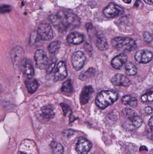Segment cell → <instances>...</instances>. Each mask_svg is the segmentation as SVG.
Here are the masks:
<instances>
[{
	"label": "cell",
	"mask_w": 153,
	"mask_h": 154,
	"mask_svg": "<svg viewBox=\"0 0 153 154\" xmlns=\"http://www.w3.org/2000/svg\"><path fill=\"white\" fill-rule=\"evenodd\" d=\"M153 117L152 116V117L151 118V119H150V120H149V122H148V125H149V126H150V128H151L152 131L153 130Z\"/></svg>",
	"instance_id": "obj_37"
},
{
	"label": "cell",
	"mask_w": 153,
	"mask_h": 154,
	"mask_svg": "<svg viewBox=\"0 0 153 154\" xmlns=\"http://www.w3.org/2000/svg\"><path fill=\"white\" fill-rule=\"evenodd\" d=\"M131 121H132L133 125L137 128L140 127L143 123V120L142 118L137 115L135 116Z\"/></svg>",
	"instance_id": "obj_26"
},
{
	"label": "cell",
	"mask_w": 153,
	"mask_h": 154,
	"mask_svg": "<svg viewBox=\"0 0 153 154\" xmlns=\"http://www.w3.org/2000/svg\"><path fill=\"white\" fill-rule=\"evenodd\" d=\"M62 91L63 92L71 93L73 91L72 84L70 79H68L65 82L62 87Z\"/></svg>",
	"instance_id": "obj_25"
},
{
	"label": "cell",
	"mask_w": 153,
	"mask_h": 154,
	"mask_svg": "<svg viewBox=\"0 0 153 154\" xmlns=\"http://www.w3.org/2000/svg\"><path fill=\"white\" fill-rule=\"evenodd\" d=\"M142 100L143 102H146L148 101L147 100V94H145V95H143L142 97Z\"/></svg>",
	"instance_id": "obj_38"
},
{
	"label": "cell",
	"mask_w": 153,
	"mask_h": 154,
	"mask_svg": "<svg viewBox=\"0 0 153 154\" xmlns=\"http://www.w3.org/2000/svg\"><path fill=\"white\" fill-rule=\"evenodd\" d=\"M61 47V42L58 41L52 42L48 46V50L52 54L56 53Z\"/></svg>",
	"instance_id": "obj_22"
},
{
	"label": "cell",
	"mask_w": 153,
	"mask_h": 154,
	"mask_svg": "<svg viewBox=\"0 0 153 154\" xmlns=\"http://www.w3.org/2000/svg\"><path fill=\"white\" fill-rule=\"evenodd\" d=\"M95 44L96 47L101 51H106L109 48L107 40L103 36H98L95 40Z\"/></svg>",
	"instance_id": "obj_17"
},
{
	"label": "cell",
	"mask_w": 153,
	"mask_h": 154,
	"mask_svg": "<svg viewBox=\"0 0 153 154\" xmlns=\"http://www.w3.org/2000/svg\"><path fill=\"white\" fill-rule=\"evenodd\" d=\"M38 34L41 40L45 41H50L54 37L53 29L48 23H41L38 28Z\"/></svg>",
	"instance_id": "obj_5"
},
{
	"label": "cell",
	"mask_w": 153,
	"mask_h": 154,
	"mask_svg": "<svg viewBox=\"0 0 153 154\" xmlns=\"http://www.w3.org/2000/svg\"><path fill=\"white\" fill-rule=\"evenodd\" d=\"M123 116L126 119L132 121L135 116L137 115L135 111L128 108L124 109L122 111Z\"/></svg>",
	"instance_id": "obj_20"
},
{
	"label": "cell",
	"mask_w": 153,
	"mask_h": 154,
	"mask_svg": "<svg viewBox=\"0 0 153 154\" xmlns=\"http://www.w3.org/2000/svg\"><path fill=\"white\" fill-rule=\"evenodd\" d=\"M85 55L81 51H76L73 54L72 58V63L74 68L76 71L81 70L85 63Z\"/></svg>",
	"instance_id": "obj_6"
},
{
	"label": "cell",
	"mask_w": 153,
	"mask_h": 154,
	"mask_svg": "<svg viewBox=\"0 0 153 154\" xmlns=\"http://www.w3.org/2000/svg\"><path fill=\"white\" fill-rule=\"evenodd\" d=\"M95 73V69L93 68L88 69L87 71L84 73H82L79 77V79L82 81L85 80L90 79L91 77H92L94 75Z\"/></svg>",
	"instance_id": "obj_24"
},
{
	"label": "cell",
	"mask_w": 153,
	"mask_h": 154,
	"mask_svg": "<svg viewBox=\"0 0 153 154\" xmlns=\"http://www.w3.org/2000/svg\"><path fill=\"white\" fill-rule=\"evenodd\" d=\"M67 76V71L66 65L63 61H60L57 64L54 72L55 80L57 81L65 79Z\"/></svg>",
	"instance_id": "obj_11"
},
{
	"label": "cell",
	"mask_w": 153,
	"mask_h": 154,
	"mask_svg": "<svg viewBox=\"0 0 153 154\" xmlns=\"http://www.w3.org/2000/svg\"><path fill=\"white\" fill-rule=\"evenodd\" d=\"M34 60L38 68L44 69L47 68L49 64V59L46 53L43 50L36 51L34 55Z\"/></svg>",
	"instance_id": "obj_4"
},
{
	"label": "cell",
	"mask_w": 153,
	"mask_h": 154,
	"mask_svg": "<svg viewBox=\"0 0 153 154\" xmlns=\"http://www.w3.org/2000/svg\"><path fill=\"white\" fill-rule=\"evenodd\" d=\"M60 106H61V107H62V109H63L64 115L65 116H66L67 113L71 110L70 106H68V105H66V104H65V103H61Z\"/></svg>",
	"instance_id": "obj_30"
},
{
	"label": "cell",
	"mask_w": 153,
	"mask_h": 154,
	"mask_svg": "<svg viewBox=\"0 0 153 154\" xmlns=\"http://www.w3.org/2000/svg\"><path fill=\"white\" fill-rule=\"evenodd\" d=\"M2 92V89L1 87L0 86V94Z\"/></svg>",
	"instance_id": "obj_42"
},
{
	"label": "cell",
	"mask_w": 153,
	"mask_h": 154,
	"mask_svg": "<svg viewBox=\"0 0 153 154\" xmlns=\"http://www.w3.org/2000/svg\"><path fill=\"white\" fill-rule=\"evenodd\" d=\"M56 61L57 60H56V59H53V60H51V61H50L49 64H48L47 67V74H50L52 73V71L54 68L55 66Z\"/></svg>",
	"instance_id": "obj_28"
},
{
	"label": "cell",
	"mask_w": 153,
	"mask_h": 154,
	"mask_svg": "<svg viewBox=\"0 0 153 154\" xmlns=\"http://www.w3.org/2000/svg\"><path fill=\"white\" fill-rule=\"evenodd\" d=\"M132 96L130 95H127V96H124L122 99V103L124 105H129L132 98H133Z\"/></svg>",
	"instance_id": "obj_29"
},
{
	"label": "cell",
	"mask_w": 153,
	"mask_h": 154,
	"mask_svg": "<svg viewBox=\"0 0 153 154\" xmlns=\"http://www.w3.org/2000/svg\"><path fill=\"white\" fill-rule=\"evenodd\" d=\"M94 92L91 86H85L83 89L80 95V100L81 105H85L89 102Z\"/></svg>",
	"instance_id": "obj_14"
},
{
	"label": "cell",
	"mask_w": 153,
	"mask_h": 154,
	"mask_svg": "<svg viewBox=\"0 0 153 154\" xmlns=\"http://www.w3.org/2000/svg\"><path fill=\"white\" fill-rule=\"evenodd\" d=\"M153 53L147 50L138 51L135 55V59L139 63L146 64L152 59Z\"/></svg>",
	"instance_id": "obj_9"
},
{
	"label": "cell",
	"mask_w": 153,
	"mask_h": 154,
	"mask_svg": "<svg viewBox=\"0 0 153 154\" xmlns=\"http://www.w3.org/2000/svg\"><path fill=\"white\" fill-rule=\"evenodd\" d=\"M146 3L148 4L151 5H152L153 2V0H143Z\"/></svg>",
	"instance_id": "obj_39"
},
{
	"label": "cell",
	"mask_w": 153,
	"mask_h": 154,
	"mask_svg": "<svg viewBox=\"0 0 153 154\" xmlns=\"http://www.w3.org/2000/svg\"><path fill=\"white\" fill-rule=\"evenodd\" d=\"M18 154H28L27 153L24 152H19Z\"/></svg>",
	"instance_id": "obj_41"
},
{
	"label": "cell",
	"mask_w": 153,
	"mask_h": 154,
	"mask_svg": "<svg viewBox=\"0 0 153 154\" xmlns=\"http://www.w3.org/2000/svg\"><path fill=\"white\" fill-rule=\"evenodd\" d=\"M137 68L133 63H128L126 66L125 72L128 75H135L137 73Z\"/></svg>",
	"instance_id": "obj_23"
},
{
	"label": "cell",
	"mask_w": 153,
	"mask_h": 154,
	"mask_svg": "<svg viewBox=\"0 0 153 154\" xmlns=\"http://www.w3.org/2000/svg\"><path fill=\"white\" fill-rule=\"evenodd\" d=\"M115 48L122 51H133L136 48V43L133 39L128 37H116L111 42Z\"/></svg>",
	"instance_id": "obj_3"
},
{
	"label": "cell",
	"mask_w": 153,
	"mask_h": 154,
	"mask_svg": "<svg viewBox=\"0 0 153 154\" xmlns=\"http://www.w3.org/2000/svg\"><path fill=\"white\" fill-rule=\"evenodd\" d=\"M118 99V94L112 91H102L96 97V105L101 109L113 104Z\"/></svg>",
	"instance_id": "obj_2"
},
{
	"label": "cell",
	"mask_w": 153,
	"mask_h": 154,
	"mask_svg": "<svg viewBox=\"0 0 153 154\" xmlns=\"http://www.w3.org/2000/svg\"><path fill=\"white\" fill-rule=\"evenodd\" d=\"M124 12V10L115 4L110 3L103 10L104 15L107 18H114Z\"/></svg>",
	"instance_id": "obj_7"
},
{
	"label": "cell",
	"mask_w": 153,
	"mask_h": 154,
	"mask_svg": "<svg viewBox=\"0 0 153 154\" xmlns=\"http://www.w3.org/2000/svg\"><path fill=\"white\" fill-rule=\"evenodd\" d=\"M41 116L44 119L49 120L54 117L55 114L54 110L50 107L46 106L42 109Z\"/></svg>",
	"instance_id": "obj_19"
},
{
	"label": "cell",
	"mask_w": 153,
	"mask_h": 154,
	"mask_svg": "<svg viewBox=\"0 0 153 154\" xmlns=\"http://www.w3.org/2000/svg\"><path fill=\"white\" fill-rule=\"evenodd\" d=\"M127 60V56L124 53H122L113 59L111 61V66L115 69H120L126 64Z\"/></svg>",
	"instance_id": "obj_15"
},
{
	"label": "cell",
	"mask_w": 153,
	"mask_h": 154,
	"mask_svg": "<svg viewBox=\"0 0 153 154\" xmlns=\"http://www.w3.org/2000/svg\"><path fill=\"white\" fill-rule=\"evenodd\" d=\"M145 111L147 114H151V113H152V108L151 107H147L145 109Z\"/></svg>",
	"instance_id": "obj_36"
},
{
	"label": "cell",
	"mask_w": 153,
	"mask_h": 154,
	"mask_svg": "<svg viewBox=\"0 0 153 154\" xmlns=\"http://www.w3.org/2000/svg\"><path fill=\"white\" fill-rule=\"evenodd\" d=\"M20 64L22 72L24 76L28 79H31L34 75V70L31 62L29 60L23 59Z\"/></svg>",
	"instance_id": "obj_8"
},
{
	"label": "cell",
	"mask_w": 153,
	"mask_h": 154,
	"mask_svg": "<svg viewBox=\"0 0 153 154\" xmlns=\"http://www.w3.org/2000/svg\"><path fill=\"white\" fill-rule=\"evenodd\" d=\"M63 134L67 138H71L75 135V132L72 130H66L63 132Z\"/></svg>",
	"instance_id": "obj_31"
},
{
	"label": "cell",
	"mask_w": 153,
	"mask_h": 154,
	"mask_svg": "<svg viewBox=\"0 0 153 154\" xmlns=\"http://www.w3.org/2000/svg\"><path fill=\"white\" fill-rule=\"evenodd\" d=\"M92 147L90 141L84 137L79 138L76 145V151L79 154H87Z\"/></svg>",
	"instance_id": "obj_10"
},
{
	"label": "cell",
	"mask_w": 153,
	"mask_h": 154,
	"mask_svg": "<svg viewBox=\"0 0 153 154\" xmlns=\"http://www.w3.org/2000/svg\"><path fill=\"white\" fill-rule=\"evenodd\" d=\"M147 94V100L150 102H152L153 99V94L152 91L151 93Z\"/></svg>",
	"instance_id": "obj_35"
},
{
	"label": "cell",
	"mask_w": 153,
	"mask_h": 154,
	"mask_svg": "<svg viewBox=\"0 0 153 154\" xmlns=\"http://www.w3.org/2000/svg\"><path fill=\"white\" fill-rule=\"evenodd\" d=\"M124 2L127 4H130L132 2V0H123Z\"/></svg>",
	"instance_id": "obj_40"
},
{
	"label": "cell",
	"mask_w": 153,
	"mask_h": 154,
	"mask_svg": "<svg viewBox=\"0 0 153 154\" xmlns=\"http://www.w3.org/2000/svg\"><path fill=\"white\" fill-rule=\"evenodd\" d=\"M54 154H62L63 152L64 149L63 146L57 142L53 141L50 143Z\"/></svg>",
	"instance_id": "obj_21"
},
{
	"label": "cell",
	"mask_w": 153,
	"mask_h": 154,
	"mask_svg": "<svg viewBox=\"0 0 153 154\" xmlns=\"http://www.w3.org/2000/svg\"><path fill=\"white\" fill-rule=\"evenodd\" d=\"M144 37L145 39L147 42H150L152 41V36H151L150 33L146 32Z\"/></svg>",
	"instance_id": "obj_33"
},
{
	"label": "cell",
	"mask_w": 153,
	"mask_h": 154,
	"mask_svg": "<svg viewBox=\"0 0 153 154\" xmlns=\"http://www.w3.org/2000/svg\"><path fill=\"white\" fill-rule=\"evenodd\" d=\"M67 42L74 45L81 44L84 40L82 34L77 32H73L68 34L66 38Z\"/></svg>",
	"instance_id": "obj_16"
},
{
	"label": "cell",
	"mask_w": 153,
	"mask_h": 154,
	"mask_svg": "<svg viewBox=\"0 0 153 154\" xmlns=\"http://www.w3.org/2000/svg\"><path fill=\"white\" fill-rule=\"evenodd\" d=\"M50 22L61 31H66L77 27L80 24L78 17L65 11H59L49 18Z\"/></svg>",
	"instance_id": "obj_1"
},
{
	"label": "cell",
	"mask_w": 153,
	"mask_h": 154,
	"mask_svg": "<svg viewBox=\"0 0 153 154\" xmlns=\"http://www.w3.org/2000/svg\"><path fill=\"white\" fill-rule=\"evenodd\" d=\"M28 79L26 81L25 84L29 93L32 94L37 91L39 87V83L35 79Z\"/></svg>",
	"instance_id": "obj_18"
},
{
	"label": "cell",
	"mask_w": 153,
	"mask_h": 154,
	"mask_svg": "<svg viewBox=\"0 0 153 154\" xmlns=\"http://www.w3.org/2000/svg\"><path fill=\"white\" fill-rule=\"evenodd\" d=\"M111 82L114 86L119 87H128L131 83L127 77L119 74H116L112 78Z\"/></svg>",
	"instance_id": "obj_12"
},
{
	"label": "cell",
	"mask_w": 153,
	"mask_h": 154,
	"mask_svg": "<svg viewBox=\"0 0 153 154\" xmlns=\"http://www.w3.org/2000/svg\"><path fill=\"white\" fill-rule=\"evenodd\" d=\"M84 49L88 51H92V48L90 44L86 43L84 46Z\"/></svg>",
	"instance_id": "obj_34"
},
{
	"label": "cell",
	"mask_w": 153,
	"mask_h": 154,
	"mask_svg": "<svg viewBox=\"0 0 153 154\" xmlns=\"http://www.w3.org/2000/svg\"><path fill=\"white\" fill-rule=\"evenodd\" d=\"M129 105L130 106L133 107H136L137 105V100L136 98L133 97L132 100Z\"/></svg>",
	"instance_id": "obj_32"
},
{
	"label": "cell",
	"mask_w": 153,
	"mask_h": 154,
	"mask_svg": "<svg viewBox=\"0 0 153 154\" xmlns=\"http://www.w3.org/2000/svg\"><path fill=\"white\" fill-rule=\"evenodd\" d=\"M24 50L22 47L17 46L12 51L11 58L12 61L14 66H17L20 64L24 55Z\"/></svg>",
	"instance_id": "obj_13"
},
{
	"label": "cell",
	"mask_w": 153,
	"mask_h": 154,
	"mask_svg": "<svg viewBox=\"0 0 153 154\" xmlns=\"http://www.w3.org/2000/svg\"><path fill=\"white\" fill-rule=\"evenodd\" d=\"M12 7L8 5H0V14L8 13L11 11Z\"/></svg>",
	"instance_id": "obj_27"
}]
</instances>
